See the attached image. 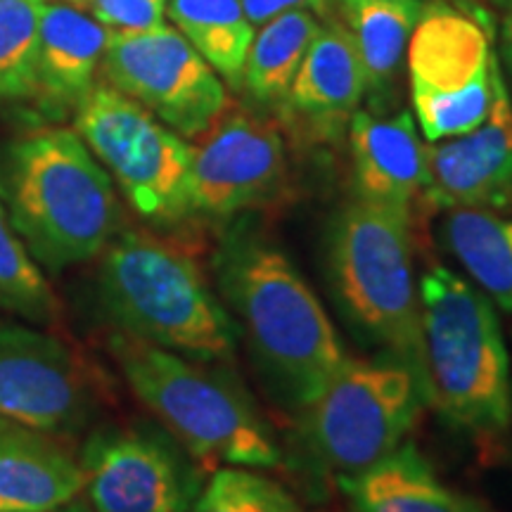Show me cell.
<instances>
[{
  "mask_svg": "<svg viewBox=\"0 0 512 512\" xmlns=\"http://www.w3.org/2000/svg\"><path fill=\"white\" fill-rule=\"evenodd\" d=\"M214 275L275 392L304 411L349 358L316 292L283 249L245 221L221 238Z\"/></svg>",
  "mask_w": 512,
  "mask_h": 512,
  "instance_id": "1",
  "label": "cell"
},
{
  "mask_svg": "<svg viewBox=\"0 0 512 512\" xmlns=\"http://www.w3.org/2000/svg\"><path fill=\"white\" fill-rule=\"evenodd\" d=\"M0 202L50 273L86 264L119 235L114 181L74 128L38 126L0 145Z\"/></svg>",
  "mask_w": 512,
  "mask_h": 512,
  "instance_id": "2",
  "label": "cell"
},
{
  "mask_svg": "<svg viewBox=\"0 0 512 512\" xmlns=\"http://www.w3.org/2000/svg\"><path fill=\"white\" fill-rule=\"evenodd\" d=\"M100 256V309L119 332L197 361L235 354L238 323L181 247L126 230Z\"/></svg>",
  "mask_w": 512,
  "mask_h": 512,
  "instance_id": "3",
  "label": "cell"
},
{
  "mask_svg": "<svg viewBox=\"0 0 512 512\" xmlns=\"http://www.w3.org/2000/svg\"><path fill=\"white\" fill-rule=\"evenodd\" d=\"M110 351L133 394L195 458L271 470L280 446L242 382L228 368L159 349L124 332Z\"/></svg>",
  "mask_w": 512,
  "mask_h": 512,
  "instance_id": "4",
  "label": "cell"
},
{
  "mask_svg": "<svg viewBox=\"0 0 512 512\" xmlns=\"http://www.w3.org/2000/svg\"><path fill=\"white\" fill-rule=\"evenodd\" d=\"M418 292L427 403L467 434H503L512 377L494 304L446 266L427 268Z\"/></svg>",
  "mask_w": 512,
  "mask_h": 512,
  "instance_id": "5",
  "label": "cell"
},
{
  "mask_svg": "<svg viewBox=\"0 0 512 512\" xmlns=\"http://www.w3.org/2000/svg\"><path fill=\"white\" fill-rule=\"evenodd\" d=\"M325 275L351 328L401 361L427 396L411 219L361 200L349 202L328 226Z\"/></svg>",
  "mask_w": 512,
  "mask_h": 512,
  "instance_id": "6",
  "label": "cell"
},
{
  "mask_svg": "<svg viewBox=\"0 0 512 512\" xmlns=\"http://www.w3.org/2000/svg\"><path fill=\"white\" fill-rule=\"evenodd\" d=\"M425 389L396 358H347L302 413V439L313 463L337 477L368 470L413 430Z\"/></svg>",
  "mask_w": 512,
  "mask_h": 512,
  "instance_id": "7",
  "label": "cell"
},
{
  "mask_svg": "<svg viewBox=\"0 0 512 512\" xmlns=\"http://www.w3.org/2000/svg\"><path fill=\"white\" fill-rule=\"evenodd\" d=\"M74 131L140 219L164 230L192 219V147L143 105L98 81L74 110Z\"/></svg>",
  "mask_w": 512,
  "mask_h": 512,
  "instance_id": "8",
  "label": "cell"
},
{
  "mask_svg": "<svg viewBox=\"0 0 512 512\" xmlns=\"http://www.w3.org/2000/svg\"><path fill=\"white\" fill-rule=\"evenodd\" d=\"M406 64L415 124L430 143L465 136L486 119L498 57L477 19L441 3L427 5Z\"/></svg>",
  "mask_w": 512,
  "mask_h": 512,
  "instance_id": "9",
  "label": "cell"
},
{
  "mask_svg": "<svg viewBox=\"0 0 512 512\" xmlns=\"http://www.w3.org/2000/svg\"><path fill=\"white\" fill-rule=\"evenodd\" d=\"M79 463L93 512H192L204 486L195 456L150 422L98 427Z\"/></svg>",
  "mask_w": 512,
  "mask_h": 512,
  "instance_id": "10",
  "label": "cell"
},
{
  "mask_svg": "<svg viewBox=\"0 0 512 512\" xmlns=\"http://www.w3.org/2000/svg\"><path fill=\"white\" fill-rule=\"evenodd\" d=\"M102 81L143 105L178 136H202L228 110V91L176 27L110 34Z\"/></svg>",
  "mask_w": 512,
  "mask_h": 512,
  "instance_id": "11",
  "label": "cell"
},
{
  "mask_svg": "<svg viewBox=\"0 0 512 512\" xmlns=\"http://www.w3.org/2000/svg\"><path fill=\"white\" fill-rule=\"evenodd\" d=\"M93 411V380L67 342L0 320V418L57 437L81 430Z\"/></svg>",
  "mask_w": 512,
  "mask_h": 512,
  "instance_id": "12",
  "label": "cell"
},
{
  "mask_svg": "<svg viewBox=\"0 0 512 512\" xmlns=\"http://www.w3.org/2000/svg\"><path fill=\"white\" fill-rule=\"evenodd\" d=\"M190 147L192 219H233L271 200L285 181L283 136L245 110L223 112Z\"/></svg>",
  "mask_w": 512,
  "mask_h": 512,
  "instance_id": "13",
  "label": "cell"
},
{
  "mask_svg": "<svg viewBox=\"0 0 512 512\" xmlns=\"http://www.w3.org/2000/svg\"><path fill=\"white\" fill-rule=\"evenodd\" d=\"M422 197L446 211H512V102L501 67L482 124L427 147Z\"/></svg>",
  "mask_w": 512,
  "mask_h": 512,
  "instance_id": "14",
  "label": "cell"
},
{
  "mask_svg": "<svg viewBox=\"0 0 512 512\" xmlns=\"http://www.w3.org/2000/svg\"><path fill=\"white\" fill-rule=\"evenodd\" d=\"M349 145L356 200L411 219L427 166V145L413 114L358 110L349 121Z\"/></svg>",
  "mask_w": 512,
  "mask_h": 512,
  "instance_id": "15",
  "label": "cell"
},
{
  "mask_svg": "<svg viewBox=\"0 0 512 512\" xmlns=\"http://www.w3.org/2000/svg\"><path fill=\"white\" fill-rule=\"evenodd\" d=\"M110 31L62 0H43L38 19L36 112L46 121L74 114L98 83Z\"/></svg>",
  "mask_w": 512,
  "mask_h": 512,
  "instance_id": "16",
  "label": "cell"
},
{
  "mask_svg": "<svg viewBox=\"0 0 512 512\" xmlns=\"http://www.w3.org/2000/svg\"><path fill=\"white\" fill-rule=\"evenodd\" d=\"M366 98V74L354 38L339 22L320 24L294 76L283 110L309 133L330 138L347 128Z\"/></svg>",
  "mask_w": 512,
  "mask_h": 512,
  "instance_id": "17",
  "label": "cell"
},
{
  "mask_svg": "<svg viewBox=\"0 0 512 512\" xmlns=\"http://www.w3.org/2000/svg\"><path fill=\"white\" fill-rule=\"evenodd\" d=\"M79 494V458L55 434L0 418V512H50Z\"/></svg>",
  "mask_w": 512,
  "mask_h": 512,
  "instance_id": "18",
  "label": "cell"
},
{
  "mask_svg": "<svg viewBox=\"0 0 512 512\" xmlns=\"http://www.w3.org/2000/svg\"><path fill=\"white\" fill-rule=\"evenodd\" d=\"M351 512H489L434 475L415 446H399L380 463L339 477Z\"/></svg>",
  "mask_w": 512,
  "mask_h": 512,
  "instance_id": "19",
  "label": "cell"
},
{
  "mask_svg": "<svg viewBox=\"0 0 512 512\" xmlns=\"http://www.w3.org/2000/svg\"><path fill=\"white\" fill-rule=\"evenodd\" d=\"M349 34L366 74V95L377 110L394 98L408 43L425 0H342Z\"/></svg>",
  "mask_w": 512,
  "mask_h": 512,
  "instance_id": "20",
  "label": "cell"
},
{
  "mask_svg": "<svg viewBox=\"0 0 512 512\" xmlns=\"http://www.w3.org/2000/svg\"><path fill=\"white\" fill-rule=\"evenodd\" d=\"M441 235L486 297L512 313V216H503L501 211L451 209Z\"/></svg>",
  "mask_w": 512,
  "mask_h": 512,
  "instance_id": "21",
  "label": "cell"
},
{
  "mask_svg": "<svg viewBox=\"0 0 512 512\" xmlns=\"http://www.w3.org/2000/svg\"><path fill=\"white\" fill-rule=\"evenodd\" d=\"M166 17L211 64L221 81L240 91L256 27L240 0H169Z\"/></svg>",
  "mask_w": 512,
  "mask_h": 512,
  "instance_id": "22",
  "label": "cell"
},
{
  "mask_svg": "<svg viewBox=\"0 0 512 512\" xmlns=\"http://www.w3.org/2000/svg\"><path fill=\"white\" fill-rule=\"evenodd\" d=\"M318 29V17L309 10L285 12L259 27L247 55L242 91L261 107H283Z\"/></svg>",
  "mask_w": 512,
  "mask_h": 512,
  "instance_id": "23",
  "label": "cell"
},
{
  "mask_svg": "<svg viewBox=\"0 0 512 512\" xmlns=\"http://www.w3.org/2000/svg\"><path fill=\"white\" fill-rule=\"evenodd\" d=\"M43 0H0V107L36 112L38 19Z\"/></svg>",
  "mask_w": 512,
  "mask_h": 512,
  "instance_id": "24",
  "label": "cell"
},
{
  "mask_svg": "<svg viewBox=\"0 0 512 512\" xmlns=\"http://www.w3.org/2000/svg\"><path fill=\"white\" fill-rule=\"evenodd\" d=\"M0 309L31 323H53L60 304L43 268L15 233L0 202Z\"/></svg>",
  "mask_w": 512,
  "mask_h": 512,
  "instance_id": "25",
  "label": "cell"
},
{
  "mask_svg": "<svg viewBox=\"0 0 512 512\" xmlns=\"http://www.w3.org/2000/svg\"><path fill=\"white\" fill-rule=\"evenodd\" d=\"M192 512H302L280 484L252 467L228 465L202 486Z\"/></svg>",
  "mask_w": 512,
  "mask_h": 512,
  "instance_id": "26",
  "label": "cell"
},
{
  "mask_svg": "<svg viewBox=\"0 0 512 512\" xmlns=\"http://www.w3.org/2000/svg\"><path fill=\"white\" fill-rule=\"evenodd\" d=\"M86 12L110 34H140L166 24L169 0H62Z\"/></svg>",
  "mask_w": 512,
  "mask_h": 512,
  "instance_id": "27",
  "label": "cell"
},
{
  "mask_svg": "<svg viewBox=\"0 0 512 512\" xmlns=\"http://www.w3.org/2000/svg\"><path fill=\"white\" fill-rule=\"evenodd\" d=\"M240 3L256 29L285 12L309 10L313 15H325V8H328V0H240Z\"/></svg>",
  "mask_w": 512,
  "mask_h": 512,
  "instance_id": "28",
  "label": "cell"
},
{
  "mask_svg": "<svg viewBox=\"0 0 512 512\" xmlns=\"http://www.w3.org/2000/svg\"><path fill=\"white\" fill-rule=\"evenodd\" d=\"M501 38H503V57H505V62H508V67L512 72V10L503 17Z\"/></svg>",
  "mask_w": 512,
  "mask_h": 512,
  "instance_id": "29",
  "label": "cell"
},
{
  "mask_svg": "<svg viewBox=\"0 0 512 512\" xmlns=\"http://www.w3.org/2000/svg\"><path fill=\"white\" fill-rule=\"evenodd\" d=\"M50 512H93V510L86 501H79V498H76V501L62 505V508H57V510H50Z\"/></svg>",
  "mask_w": 512,
  "mask_h": 512,
  "instance_id": "30",
  "label": "cell"
}]
</instances>
